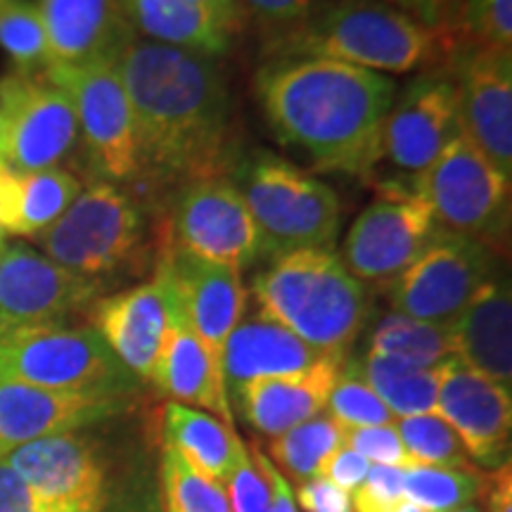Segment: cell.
<instances>
[{"instance_id":"cell-1","label":"cell","mask_w":512,"mask_h":512,"mask_svg":"<svg viewBox=\"0 0 512 512\" xmlns=\"http://www.w3.org/2000/svg\"><path fill=\"white\" fill-rule=\"evenodd\" d=\"M117 69L136 121L140 185L176 195L195 181L228 176L238 145L216 60L136 36Z\"/></svg>"},{"instance_id":"cell-2","label":"cell","mask_w":512,"mask_h":512,"mask_svg":"<svg viewBox=\"0 0 512 512\" xmlns=\"http://www.w3.org/2000/svg\"><path fill=\"white\" fill-rule=\"evenodd\" d=\"M254 93L280 143L313 169L368 178L399 91L389 76L354 64L280 57L256 69Z\"/></svg>"},{"instance_id":"cell-3","label":"cell","mask_w":512,"mask_h":512,"mask_svg":"<svg viewBox=\"0 0 512 512\" xmlns=\"http://www.w3.org/2000/svg\"><path fill=\"white\" fill-rule=\"evenodd\" d=\"M266 60L320 57L377 74H411L446 67L456 43L384 0H335L297 27L264 38Z\"/></svg>"},{"instance_id":"cell-4","label":"cell","mask_w":512,"mask_h":512,"mask_svg":"<svg viewBox=\"0 0 512 512\" xmlns=\"http://www.w3.org/2000/svg\"><path fill=\"white\" fill-rule=\"evenodd\" d=\"M259 311L325 356L347 358L370 316L368 287L335 249H299L252 280Z\"/></svg>"},{"instance_id":"cell-5","label":"cell","mask_w":512,"mask_h":512,"mask_svg":"<svg viewBox=\"0 0 512 512\" xmlns=\"http://www.w3.org/2000/svg\"><path fill=\"white\" fill-rule=\"evenodd\" d=\"M261 238L264 259L332 249L342 226V202L328 183L271 152H249L228 171Z\"/></svg>"},{"instance_id":"cell-6","label":"cell","mask_w":512,"mask_h":512,"mask_svg":"<svg viewBox=\"0 0 512 512\" xmlns=\"http://www.w3.org/2000/svg\"><path fill=\"white\" fill-rule=\"evenodd\" d=\"M150 240L143 200L131 188L98 178L83 185L60 219L34 238L38 252L55 264L105 285L114 275L145 266Z\"/></svg>"},{"instance_id":"cell-7","label":"cell","mask_w":512,"mask_h":512,"mask_svg":"<svg viewBox=\"0 0 512 512\" xmlns=\"http://www.w3.org/2000/svg\"><path fill=\"white\" fill-rule=\"evenodd\" d=\"M0 380L81 394L136 396L140 382L91 325L0 332Z\"/></svg>"},{"instance_id":"cell-8","label":"cell","mask_w":512,"mask_h":512,"mask_svg":"<svg viewBox=\"0 0 512 512\" xmlns=\"http://www.w3.org/2000/svg\"><path fill=\"white\" fill-rule=\"evenodd\" d=\"M441 230L503 252L510 238L512 178L458 136L413 183Z\"/></svg>"},{"instance_id":"cell-9","label":"cell","mask_w":512,"mask_h":512,"mask_svg":"<svg viewBox=\"0 0 512 512\" xmlns=\"http://www.w3.org/2000/svg\"><path fill=\"white\" fill-rule=\"evenodd\" d=\"M460 136L458 93L446 67L422 72L396 93L382 121L377 162L384 195H413V183ZM368 176V178H370Z\"/></svg>"},{"instance_id":"cell-10","label":"cell","mask_w":512,"mask_h":512,"mask_svg":"<svg viewBox=\"0 0 512 512\" xmlns=\"http://www.w3.org/2000/svg\"><path fill=\"white\" fill-rule=\"evenodd\" d=\"M46 76L72 100L79 138L95 178L124 188L136 185V121L117 62L50 64Z\"/></svg>"},{"instance_id":"cell-11","label":"cell","mask_w":512,"mask_h":512,"mask_svg":"<svg viewBox=\"0 0 512 512\" xmlns=\"http://www.w3.org/2000/svg\"><path fill=\"white\" fill-rule=\"evenodd\" d=\"M0 112V162L12 171L55 169L79 147V121L72 100L46 72L0 76Z\"/></svg>"},{"instance_id":"cell-12","label":"cell","mask_w":512,"mask_h":512,"mask_svg":"<svg viewBox=\"0 0 512 512\" xmlns=\"http://www.w3.org/2000/svg\"><path fill=\"white\" fill-rule=\"evenodd\" d=\"M164 242L240 273L264 259L256 223L228 176L204 178L176 192Z\"/></svg>"},{"instance_id":"cell-13","label":"cell","mask_w":512,"mask_h":512,"mask_svg":"<svg viewBox=\"0 0 512 512\" xmlns=\"http://www.w3.org/2000/svg\"><path fill=\"white\" fill-rule=\"evenodd\" d=\"M498 254L463 235L441 233L434 245L389 287V302L401 316L451 328L496 278Z\"/></svg>"},{"instance_id":"cell-14","label":"cell","mask_w":512,"mask_h":512,"mask_svg":"<svg viewBox=\"0 0 512 512\" xmlns=\"http://www.w3.org/2000/svg\"><path fill=\"white\" fill-rule=\"evenodd\" d=\"M0 460L57 510L110 512L112 508L110 458L88 430L36 439Z\"/></svg>"},{"instance_id":"cell-15","label":"cell","mask_w":512,"mask_h":512,"mask_svg":"<svg viewBox=\"0 0 512 512\" xmlns=\"http://www.w3.org/2000/svg\"><path fill=\"white\" fill-rule=\"evenodd\" d=\"M441 233L418 195H384L354 221L339 259L358 283L389 292Z\"/></svg>"},{"instance_id":"cell-16","label":"cell","mask_w":512,"mask_h":512,"mask_svg":"<svg viewBox=\"0 0 512 512\" xmlns=\"http://www.w3.org/2000/svg\"><path fill=\"white\" fill-rule=\"evenodd\" d=\"M105 287L27 245H8L0 252V332L60 325L91 309Z\"/></svg>"},{"instance_id":"cell-17","label":"cell","mask_w":512,"mask_h":512,"mask_svg":"<svg viewBox=\"0 0 512 512\" xmlns=\"http://www.w3.org/2000/svg\"><path fill=\"white\" fill-rule=\"evenodd\" d=\"M446 69L456 83L460 136L512 178V53L456 48Z\"/></svg>"},{"instance_id":"cell-18","label":"cell","mask_w":512,"mask_h":512,"mask_svg":"<svg viewBox=\"0 0 512 512\" xmlns=\"http://www.w3.org/2000/svg\"><path fill=\"white\" fill-rule=\"evenodd\" d=\"M155 273L174 294L183 316L223 375V349L230 332L245 316L249 299L242 273L166 245L164 240L159 245Z\"/></svg>"},{"instance_id":"cell-19","label":"cell","mask_w":512,"mask_h":512,"mask_svg":"<svg viewBox=\"0 0 512 512\" xmlns=\"http://www.w3.org/2000/svg\"><path fill=\"white\" fill-rule=\"evenodd\" d=\"M437 415L458 434L467 458L498 470L510 463L512 394L460 358L441 366Z\"/></svg>"},{"instance_id":"cell-20","label":"cell","mask_w":512,"mask_h":512,"mask_svg":"<svg viewBox=\"0 0 512 512\" xmlns=\"http://www.w3.org/2000/svg\"><path fill=\"white\" fill-rule=\"evenodd\" d=\"M133 408V396L57 392L0 380V458L53 434L93 430Z\"/></svg>"},{"instance_id":"cell-21","label":"cell","mask_w":512,"mask_h":512,"mask_svg":"<svg viewBox=\"0 0 512 512\" xmlns=\"http://www.w3.org/2000/svg\"><path fill=\"white\" fill-rule=\"evenodd\" d=\"M88 311L91 328L105 339L128 373L140 384H152L171 320L162 280L155 275L150 283L95 299Z\"/></svg>"},{"instance_id":"cell-22","label":"cell","mask_w":512,"mask_h":512,"mask_svg":"<svg viewBox=\"0 0 512 512\" xmlns=\"http://www.w3.org/2000/svg\"><path fill=\"white\" fill-rule=\"evenodd\" d=\"M53 64L117 62L136 38L124 0H34Z\"/></svg>"},{"instance_id":"cell-23","label":"cell","mask_w":512,"mask_h":512,"mask_svg":"<svg viewBox=\"0 0 512 512\" xmlns=\"http://www.w3.org/2000/svg\"><path fill=\"white\" fill-rule=\"evenodd\" d=\"M157 275V273H155ZM159 278V275H157ZM162 280V278H159ZM166 290V302H169V335L159 358L155 380L152 384L171 396L176 403L197 408V411L214 415L233 427V408L226 392V382H223L221 370L214 366L207 347L197 332L192 330L188 318L183 316L181 306L169 292V287L162 280Z\"/></svg>"},{"instance_id":"cell-24","label":"cell","mask_w":512,"mask_h":512,"mask_svg":"<svg viewBox=\"0 0 512 512\" xmlns=\"http://www.w3.org/2000/svg\"><path fill=\"white\" fill-rule=\"evenodd\" d=\"M342 363L344 358L332 356L304 373L261 377L242 384L230 399L238 401L242 418L256 432L275 439L325 411Z\"/></svg>"},{"instance_id":"cell-25","label":"cell","mask_w":512,"mask_h":512,"mask_svg":"<svg viewBox=\"0 0 512 512\" xmlns=\"http://www.w3.org/2000/svg\"><path fill=\"white\" fill-rule=\"evenodd\" d=\"M325 358L332 356L309 347L266 313H249L235 325L223 349V382H226L228 399L242 384L261 380V377L304 373Z\"/></svg>"},{"instance_id":"cell-26","label":"cell","mask_w":512,"mask_h":512,"mask_svg":"<svg viewBox=\"0 0 512 512\" xmlns=\"http://www.w3.org/2000/svg\"><path fill=\"white\" fill-rule=\"evenodd\" d=\"M451 330L460 361L501 387H512V297L508 280L491 278Z\"/></svg>"},{"instance_id":"cell-27","label":"cell","mask_w":512,"mask_h":512,"mask_svg":"<svg viewBox=\"0 0 512 512\" xmlns=\"http://www.w3.org/2000/svg\"><path fill=\"white\" fill-rule=\"evenodd\" d=\"M83 181L64 166L38 171H12L3 164L0 174V223L12 238L34 240L60 219Z\"/></svg>"},{"instance_id":"cell-28","label":"cell","mask_w":512,"mask_h":512,"mask_svg":"<svg viewBox=\"0 0 512 512\" xmlns=\"http://www.w3.org/2000/svg\"><path fill=\"white\" fill-rule=\"evenodd\" d=\"M126 15L140 38L216 60L233 36L195 0H124Z\"/></svg>"},{"instance_id":"cell-29","label":"cell","mask_w":512,"mask_h":512,"mask_svg":"<svg viewBox=\"0 0 512 512\" xmlns=\"http://www.w3.org/2000/svg\"><path fill=\"white\" fill-rule=\"evenodd\" d=\"M164 444L174 446L209 482L226 486L238 463L242 439L235 427L214 415L171 401L164 408Z\"/></svg>"},{"instance_id":"cell-30","label":"cell","mask_w":512,"mask_h":512,"mask_svg":"<svg viewBox=\"0 0 512 512\" xmlns=\"http://www.w3.org/2000/svg\"><path fill=\"white\" fill-rule=\"evenodd\" d=\"M356 361L363 380L373 387L394 418L437 413L441 366L420 368L399 358L368 354V351Z\"/></svg>"},{"instance_id":"cell-31","label":"cell","mask_w":512,"mask_h":512,"mask_svg":"<svg viewBox=\"0 0 512 512\" xmlns=\"http://www.w3.org/2000/svg\"><path fill=\"white\" fill-rule=\"evenodd\" d=\"M368 354L392 356L420 368H439L458 356L456 337L446 325L387 313L370 332Z\"/></svg>"},{"instance_id":"cell-32","label":"cell","mask_w":512,"mask_h":512,"mask_svg":"<svg viewBox=\"0 0 512 512\" xmlns=\"http://www.w3.org/2000/svg\"><path fill=\"white\" fill-rule=\"evenodd\" d=\"M342 446L344 427L328 413H320L275 437L268 446V458L275 467L290 472L297 482H309L313 477H323L328 460Z\"/></svg>"},{"instance_id":"cell-33","label":"cell","mask_w":512,"mask_h":512,"mask_svg":"<svg viewBox=\"0 0 512 512\" xmlns=\"http://www.w3.org/2000/svg\"><path fill=\"white\" fill-rule=\"evenodd\" d=\"M0 48L10 57L12 72L43 74L53 64L34 0H5L0 5Z\"/></svg>"},{"instance_id":"cell-34","label":"cell","mask_w":512,"mask_h":512,"mask_svg":"<svg viewBox=\"0 0 512 512\" xmlns=\"http://www.w3.org/2000/svg\"><path fill=\"white\" fill-rule=\"evenodd\" d=\"M479 472L458 467L411 465L403 470V498L422 512H453L475 503Z\"/></svg>"},{"instance_id":"cell-35","label":"cell","mask_w":512,"mask_h":512,"mask_svg":"<svg viewBox=\"0 0 512 512\" xmlns=\"http://www.w3.org/2000/svg\"><path fill=\"white\" fill-rule=\"evenodd\" d=\"M396 432L408 458L413 465H434V467H458L470 470L467 453L460 444L458 434L437 413L411 415V418H396Z\"/></svg>"},{"instance_id":"cell-36","label":"cell","mask_w":512,"mask_h":512,"mask_svg":"<svg viewBox=\"0 0 512 512\" xmlns=\"http://www.w3.org/2000/svg\"><path fill=\"white\" fill-rule=\"evenodd\" d=\"M166 512H230L226 486L202 477L174 446L162 451Z\"/></svg>"},{"instance_id":"cell-37","label":"cell","mask_w":512,"mask_h":512,"mask_svg":"<svg viewBox=\"0 0 512 512\" xmlns=\"http://www.w3.org/2000/svg\"><path fill=\"white\" fill-rule=\"evenodd\" d=\"M446 29L456 48L512 53V0H460Z\"/></svg>"},{"instance_id":"cell-38","label":"cell","mask_w":512,"mask_h":512,"mask_svg":"<svg viewBox=\"0 0 512 512\" xmlns=\"http://www.w3.org/2000/svg\"><path fill=\"white\" fill-rule=\"evenodd\" d=\"M325 408H328L330 418L337 420L342 427L392 425L396 420L380 396L373 392V387L363 380L356 358H351V361L344 358Z\"/></svg>"},{"instance_id":"cell-39","label":"cell","mask_w":512,"mask_h":512,"mask_svg":"<svg viewBox=\"0 0 512 512\" xmlns=\"http://www.w3.org/2000/svg\"><path fill=\"white\" fill-rule=\"evenodd\" d=\"M328 3L335 0H240V10L245 24L254 22L268 38L297 27Z\"/></svg>"},{"instance_id":"cell-40","label":"cell","mask_w":512,"mask_h":512,"mask_svg":"<svg viewBox=\"0 0 512 512\" xmlns=\"http://www.w3.org/2000/svg\"><path fill=\"white\" fill-rule=\"evenodd\" d=\"M403 498V467L370 465L366 479L351 491L354 512H396Z\"/></svg>"},{"instance_id":"cell-41","label":"cell","mask_w":512,"mask_h":512,"mask_svg":"<svg viewBox=\"0 0 512 512\" xmlns=\"http://www.w3.org/2000/svg\"><path fill=\"white\" fill-rule=\"evenodd\" d=\"M344 446L354 448L363 458L373 465H394V467H411L413 460L408 458L403 448L399 432L392 425H375V427H344Z\"/></svg>"},{"instance_id":"cell-42","label":"cell","mask_w":512,"mask_h":512,"mask_svg":"<svg viewBox=\"0 0 512 512\" xmlns=\"http://www.w3.org/2000/svg\"><path fill=\"white\" fill-rule=\"evenodd\" d=\"M226 494L230 501V512H271L268 484L259 467L254 465L245 441H242L238 451V463L233 467V475L226 484Z\"/></svg>"},{"instance_id":"cell-43","label":"cell","mask_w":512,"mask_h":512,"mask_svg":"<svg viewBox=\"0 0 512 512\" xmlns=\"http://www.w3.org/2000/svg\"><path fill=\"white\" fill-rule=\"evenodd\" d=\"M297 503L304 512H354L349 491L339 489L328 477H313L299 484Z\"/></svg>"},{"instance_id":"cell-44","label":"cell","mask_w":512,"mask_h":512,"mask_svg":"<svg viewBox=\"0 0 512 512\" xmlns=\"http://www.w3.org/2000/svg\"><path fill=\"white\" fill-rule=\"evenodd\" d=\"M0 512H62L41 501L15 472L0 460Z\"/></svg>"},{"instance_id":"cell-45","label":"cell","mask_w":512,"mask_h":512,"mask_svg":"<svg viewBox=\"0 0 512 512\" xmlns=\"http://www.w3.org/2000/svg\"><path fill=\"white\" fill-rule=\"evenodd\" d=\"M370 460H366L361 456V453H356L354 448L349 446H342L337 448V453L328 460V465H325L323 470V477H328L332 484H337L339 489L344 491H354L358 484L363 482L370 470Z\"/></svg>"},{"instance_id":"cell-46","label":"cell","mask_w":512,"mask_h":512,"mask_svg":"<svg viewBox=\"0 0 512 512\" xmlns=\"http://www.w3.org/2000/svg\"><path fill=\"white\" fill-rule=\"evenodd\" d=\"M432 29H446L456 15L460 0H384Z\"/></svg>"},{"instance_id":"cell-47","label":"cell","mask_w":512,"mask_h":512,"mask_svg":"<svg viewBox=\"0 0 512 512\" xmlns=\"http://www.w3.org/2000/svg\"><path fill=\"white\" fill-rule=\"evenodd\" d=\"M249 453H252L254 465L259 467V472L264 475L266 484H268V496H271V512H299L297 503H294L290 482H287V479L283 477V472H280L278 467L271 463V458H268L264 451H259V448H252Z\"/></svg>"},{"instance_id":"cell-48","label":"cell","mask_w":512,"mask_h":512,"mask_svg":"<svg viewBox=\"0 0 512 512\" xmlns=\"http://www.w3.org/2000/svg\"><path fill=\"white\" fill-rule=\"evenodd\" d=\"M479 489H484L486 510L512 512V472L510 463L498 467L491 475L479 477Z\"/></svg>"},{"instance_id":"cell-49","label":"cell","mask_w":512,"mask_h":512,"mask_svg":"<svg viewBox=\"0 0 512 512\" xmlns=\"http://www.w3.org/2000/svg\"><path fill=\"white\" fill-rule=\"evenodd\" d=\"M197 5H202L230 36L240 34L245 29V17H242L240 0H195Z\"/></svg>"},{"instance_id":"cell-50","label":"cell","mask_w":512,"mask_h":512,"mask_svg":"<svg viewBox=\"0 0 512 512\" xmlns=\"http://www.w3.org/2000/svg\"><path fill=\"white\" fill-rule=\"evenodd\" d=\"M0 174H3V162H0ZM8 247V233L3 230V223H0V252Z\"/></svg>"},{"instance_id":"cell-51","label":"cell","mask_w":512,"mask_h":512,"mask_svg":"<svg viewBox=\"0 0 512 512\" xmlns=\"http://www.w3.org/2000/svg\"><path fill=\"white\" fill-rule=\"evenodd\" d=\"M396 512H422L420 508H415L413 503H408V501H403L399 508H396Z\"/></svg>"},{"instance_id":"cell-52","label":"cell","mask_w":512,"mask_h":512,"mask_svg":"<svg viewBox=\"0 0 512 512\" xmlns=\"http://www.w3.org/2000/svg\"><path fill=\"white\" fill-rule=\"evenodd\" d=\"M453 512H482V508H479L477 503H470V505H463V508L453 510Z\"/></svg>"},{"instance_id":"cell-53","label":"cell","mask_w":512,"mask_h":512,"mask_svg":"<svg viewBox=\"0 0 512 512\" xmlns=\"http://www.w3.org/2000/svg\"><path fill=\"white\" fill-rule=\"evenodd\" d=\"M0 145H3V112H0Z\"/></svg>"},{"instance_id":"cell-54","label":"cell","mask_w":512,"mask_h":512,"mask_svg":"<svg viewBox=\"0 0 512 512\" xmlns=\"http://www.w3.org/2000/svg\"><path fill=\"white\" fill-rule=\"evenodd\" d=\"M5 3V0H0V5H3Z\"/></svg>"}]
</instances>
